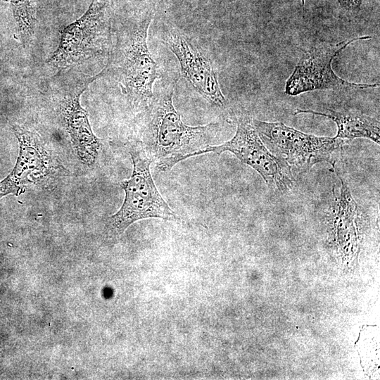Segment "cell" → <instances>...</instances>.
<instances>
[{
  "mask_svg": "<svg viewBox=\"0 0 380 380\" xmlns=\"http://www.w3.org/2000/svg\"><path fill=\"white\" fill-rule=\"evenodd\" d=\"M174 86L163 89L143 108L141 144L157 170L168 171L177 163L199 156L210 145L217 124L190 126L173 106Z\"/></svg>",
  "mask_w": 380,
  "mask_h": 380,
  "instance_id": "1",
  "label": "cell"
},
{
  "mask_svg": "<svg viewBox=\"0 0 380 380\" xmlns=\"http://www.w3.org/2000/svg\"><path fill=\"white\" fill-rule=\"evenodd\" d=\"M133 169L129 179L120 183L125 199L120 208L107 220L108 233L119 236L134 222L148 218L179 221L180 217L159 193L152 177L153 163L140 141L129 145Z\"/></svg>",
  "mask_w": 380,
  "mask_h": 380,
  "instance_id": "2",
  "label": "cell"
},
{
  "mask_svg": "<svg viewBox=\"0 0 380 380\" xmlns=\"http://www.w3.org/2000/svg\"><path fill=\"white\" fill-rule=\"evenodd\" d=\"M110 22L106 0H92L85 13L66 26L48 64L62 70L103 54L110 40Z\"/></svg>",
  "mask_w": 380,
  "mask_h": 380,
  "instance_id": "3",
  "label": "cell"
},
{
  "mask_svg": "<svg viewBox=\"0 0 380 380\" xmlns=\"http://www.w3.org/2000/svg\"><path fill=\"white\" fill-rule=\"evenodd\" d=\"M252 122L270 152L301 172L308 171L321 162L334 167L333 153L344 144L343 140L335 137L306 134L281 122L253 119Z\"/></svg>",
  "mask_w": 380,
  "mask_h": 380,
  "instance_id": "4",
  "label": "cell"
},
{
  "mask_svg": "<svg viewBox=\"0 0 380 380\" xmlns=\"http://www.w3.org/2000/svg\"><path fill=\"white\" fill-rule=\"evenodd\" d=\"M234 136L219 146H209L199 155L215 153L217 155L229 151L241 162L254 169L270 188L281 193L290 190L294 184V177L290 165L274 156L266 147L248 116L237 120Z\"/></svg>",
  "mask_w": 380,
  "mask_h": 380,
  "instance_id": "5",
  "label": "cell"
},
{
  "mask_svg": "<svg viewBox=\"0 0 380 380\" xmlns=\"http://www.w3.org/2000/svg\"><path fill=\"white\" fill-rule=\"evenodd\" d=\"M361 36L338 42L323 43L305 51L286 80L285 93L290 96L323 89H369L379 84H357L339 77L333 70L332 61L348 46L360 40L371 39Z\"/></svg>",
  "mask_w": 380,
  "mask_h": 380,
  "instance_id": "6",
  "label": "cell"
},
{
  "mask_svg": "<svg viewBox=\"0 0 380 380\" xmlns=\"http://www.w3.org/2000/svg\"><path fill=\"white\" fill-rule=\"evenodd\" d=\"M18 141V155L10 173L0 182V199L24 193L32 185L44 184L55 179L62 167L36 133L19 125L12 126Z\"/></svg>",
  "mask_w": 380,
  "mask_h": 380,
  "instance_id": "7",
  "label": "cell"
},
{
  "mask_svg": "<svg viewBox=\"0 0 380 380\" xmlns=\"http://www.w3.org/2000/svg\"><path fill=\"white\" fill-rule=\"evenodd\" d=\"M151 18H144L131 32L124 51L120 85L131 103L144 108L153 96V87L158 77L157 63L147 44Z\"/></svg>",
  "mask_w": 380,
  "mask_h": 380,
  "instance_id": "8",
  "label": "cell"
},
{
  "mask_svg": "<svg viewBox=\"0 0 380 380\" xmlns=\"http://www.w3.org/2000/svg\"><path fill=\"white\" fill-rule=\"evenodd\" d=\"M97 77L80 80L63 88L58 101L60 119L72 148L78 159L87 166L96 162L101 143L91 129L87 111L80 104V96Z\"/></svg>",
  "mask_w": 380,
  "mask_h": 380,
  "instance_id": "9",
  "label": "cell"
},
{
  "mask_svg": "<svg viewBox=\"0 0 380 380\" xmlns=\"http://www.w3.org/2000/svg\"><path fill=\"white\" fill-rule=\"evenodd\" d=\"M165 42L179 61L182 76L195 90L212 105L224 107L227 101L210 60L181 33L169 32Z\"/></svg>",
  "mask_w": 380,
  "mask_h": 380,
  "instance_id": "10",
  "label": "cell"
},
{
  "mask_svg": "<svg viewBox=\"0 0 380 380\" xmlns=\"http://www.w3.org/2000/svg\"><path fill=\"white\" fill-rule=\"evenodd\" d=\"M310 113L326 117L332 120L337 127L336 138L353 140L357 138L368 139L378 144L380 139L379 121L374 118L355 110H334L328 109L324 112L312 110L296 109L294 114Z\"/></svg>",
  "mask_w": 380,
  "mask_h": 380,
  "instance_id": "11",
  "label": "cell"
},
{
  "mask_svg": "<svg viewBox=\"0 0 380 380\" xmlns=\"http://www.w3.org/2000/svg\"><path fill=\"white\" fill-rule=\"evenodd\" d=\"M10 2L21 41L31 42L36 24L34 0H10Z\"/></svg>",
  "mask_w": 380,
  "mask_h": 380,
  "instance_id": "12",
  "label": "cell"
},
{
  "mask_svg": "<svg viewBox=\"0 0 380 380\" xmlns=\"http://www.w3.org/2000/svg\"><path fill=\"white\" fill-rule=\"evenodd\" d=\"M304 1L302 0V5L304 7ZM363 0H337L340 6L348 11H355L359 10Z\"/></svg>",
  "mask_w": 380,
  "mask_h": 380,
  "instance_id": "13",
  "label": "cell"
}]
</instances>
